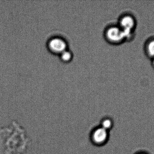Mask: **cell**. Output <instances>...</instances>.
Masks as SVG:
<instances>
[{
  "instance_id": "6da1fadb",
  "label": "cell",
  "mask_w": 154,
  "mask_h": 154,
  "mask_svg": "<svg viewBox=\"0 0 154 154\" xmlns=\"http://www.w3.org/2000/svg\"><path fill=\"white\" fill-rule=\"evenodd\" d=\"M46 47L51 54L58 56L61 52L69 48V45L66 37L57 34H53L48 38Z\"/></svg>"
},
{
  "instance_id": "7a4b0ae2",
  "label": "cell",
  "mask_w": 154,
  "mask_h": 154,
  "mask_svg": "<svg viewBox=\"0 0 154 154\" xmlns=\"http://www.w3.org/2000/svg\"><path fill=\"white\" fill-rule=\"evenodd\" d=\"M104 40L109 44H119L126 39L123 30L118 25L108 24L103 30Z\"/></svg>"
},
{
  "instance_id": "3957f363",
  "label": "cell",
  "mask_w": 154,
  "mask_h": 154,
  "mask_svg": "<svg viewBox=\"0 0 154 154\" xmlns=\"http://www.w3.org/2000/svg\"><path fill=\"white\" fill-rule=\"evenodd\" d=\"M135 24L134 19L130 15H125L120 18L118 25L123 30L126 39L130 37L132 30L134 27Z\"/></svg>"
},
{
  "instance_id": "277c9868",
  "label": "cell",
  "mask_w": 154,
  "mask_h": 154,
  "mask_svg": "<svg viewBox=\"0 0 154 154\" xmlns=\"http://www.w3.org/2000/svg\"><path fill=\"white\" fill-rule=\"evenodd\" d=\"M108 131L102 127L96 129L92 135V139L96 144L102 145L105 143L108 138Z\"/></svg>"
},
{
  "instance_id": "5b68a950",
  "label": "cell",
  "mask_w": 154,
  "mask_h": 154,
  "mask_svg": "<svg viewBox=\"0 0 154 154\" xmlns=\"http://www.w3.org/2000/svg\"><path fill=\"white\" fill-rule=\"evenodd\" d=\"M74 53L69 48L61 52L58 57L60 61L63 63H69L73 60L74 58Z\"/></svg>"
},
{
  "instance_id": "8992f818",
  "label": "cell",
  "mask_w": 154,
  "mask_h": 154,
  "mask_svg": "<svg viewBox=\"0 0 154 154\" xmlns=\"http://www.w3.org/2000/svg\"><path fill=\"white\" fill-rule=\"evenodd\" d=\"M112 125L113 123L110 119H105L103 120L101 123V127L108 131L111 128Z\"/></svg>"
},
{
  "instance_id": "52a82bcc",
  "label": "cell",
  "mask_w": 154,
  "mask_h": 154,
  "mask_svg": "<svg viewBox=\"0 0 154 154\" xmlns=\"http://www.w3.org/2000/svg\"><path fill=\"white\" fill-rule=\"evenodd\" d=\"M147 51L150 56L154 57V40L149 42L147 46Z\"/></svg>"
},
{
  "instance_id": "ba28073f",
  "label": "cell",
  "mask_w": 154,
  "mask_h": 154,
  "mask_svg": "<svg viewBox=\"0 0 154 154\" xmlns=\"http://www.w3.org/2000/svg\"><path fill=\"white\" fill-rule=\"evenodd\" d=\"M153 64H154V61H153Z\"/></svg>"
},
{
  "instance_id": "9c48e42d",
  "label": "cell",
  "mask_w": 154,
  "mask_h": 154,
  "mask_svg": "<svg viewBox=\"0 0 154 154\" xmlns=\"http://www.w3.org/2000/svg\"></svg>"
}]
</instances>
